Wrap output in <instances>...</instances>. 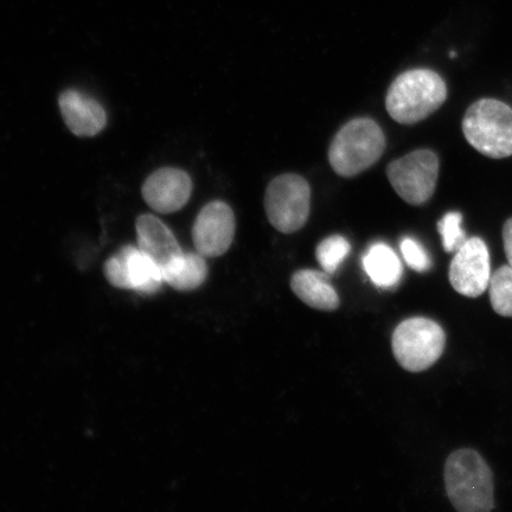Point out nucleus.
Listing matches in <instances>:
<instances>
[{
    "label": "nucleus",
    "mask_w": 512,
    "mask_h": 512,
    "mask_svg": "<svg viewBox=\"0 0 512 512\" xmlns=\"http://www.w3.org/2000/svg\"><path fill=\"white\" fill-rule=\"evenodd\" d=\"M448 498L460 512H489L495 508L494 473L475 450L453 452L445 464Z\"/></svg>",
    "instance_id": "1"
},
{
    "label": "nucleus",
    "mask_w": 512,
    "mask_h": 512,
    "mask_svg": "<svg viewBox=\"0 0 512 512\" xmlns=\"http://www.w3.org/2000/svg\"><path fill=\"white\" fill-rule=\"evenodd\" d=\"M446 99V83L439 74L430 69H412L390 85L386 108L398 123L413 125L439 110Z\"/></svg>",
    "instance_id": "2"
},
{
    "label": "nucleus",
    "mask_w": 512,
    "mask_h": 512,
    "mask_svg": "<svg viewBox=\"0 0 512 512\" xmlns=\"http://www.w3.org/2000/svg\"><path fill=\"white\" fill-rule=\"evenodd\" d=\"M384 149L381 127L369 118H358L344 125L332 140L329 162L339 176L352 177L373 166Z\"/></svg>",
    "instance_id": "3"
},
{
    "label": "nucleus",
    "mask_w": 512,
    "mask_h": 512,
    "mask_svg": "<svg viewBox=\"0 0 512 512\" xmlns=\"http://www.w3.org/2000/svg\"><path fill=\"white\" fill-rule=\"evenodd\" d=\"M464 136L472 147L492 159L512 156V110L502 101L482 99L463 119Z\"/></svg>",
    "instance_id": "4"
},
{
    "label": "nucleus",
    "mask_w": 512,
    "mask_h": 512,
    "mask_svg": "<svg viewBox=\"0 0 512 512\" xmlns=\"http://www.w3.org/2000/svg\"><path fill=\"white\" fill-rule=\"evenodd\" d=\"M446 335L434 320L414 317L395 329L392 348L396 361L411 373L430 369L444 354Z\"/></svg>",
    "instance_id": "5"
},
{
    "label": "nucleus",
    "mask_w": 512,
    "mask_h": 512,
    "mask_svg": "<svg viewBox=\"0 0 512 512\" xmlns=\"http://www.w3.org/2000/svg\"><path fill=\"white\" fill-rule=\"evenodd\" d=\"M268 220L280 233L292 234L302 229L310 216L311 189L298 175H281L268 185L265 195Z\"/></svg>",
    "instance_id": "6"
},
{
    "label": "nucleus",
    "mask_w": 512,
    "mask_h": 512,
    "mask_svg": "<svg viewBox=\"0 0 512 512\" xmlns=\"http://www.w3.org/2000/svg\"><path fill=\"white\" fill-rule=\"evenodd\" d=\"M390 184L403 201L422 206L430 201L437 188L439 159L431 150H416L389 164Z\"/></svg>",
    "instance_id": "7"
},
{
    "label": "nucleus",
    "mask_w": 512,
    "mask_h": 512,
    "mask_svg": "<svg viewBox=\"0 0 512 512\" xmlns=\"http://www.w3.org/2000/svg\"><path fill=\"white\" fill-rule=\"evenodd\" d=\"M105 275L110 283L139 294H155L164 284L162 268L139 247L126 246L108 259Z\"/></svg>",
    "instance_id": "8"
},
{
    "label": "nucleus",
    "mask_w": 512,
    "mask_h": 512,
    "mask_svg": "<svg viewBox=\"0 0 512 512\" xmlns=\"http://www.w3.org/2000/svg\"><path fill=\"white\" fill-rule=\"evenodd\" d=\"M448 277L454 290L462 296H482L491 279L490 253L486 243L480 238L467 239L454 254Z\"/></svg>",
    "instance_id": "9"
},
{
    "label": "nucleus",
    "mask_w": 512,
    "mask_h": 512,
    "mask_svg": "<svg viewBox=\"0 0 512 512\" xmlns=\"http://www.w3.org/2000/svg\"><path fill=\"white\" fill-rule=\"evenodd\" d=\"M235 229V216L227 203H208L200 211L192 227V240L197 253L204 258L223 255L232 246Z\"/></svg>",
    "instance_id": "10"
},
{
    "label": "nucleus",
    "mask_w": 512,
    "mask_h": 512,
    "mask_svg": "<svg viewBox=\"0 0 512 512\" xmlns=\"http://www.w3.org/2000/svg\"><path fill=\"white\" fill-rule=\"evenodd\" d=\"M192 182L187 172L174 168L160 169L146 179L143 197L160 214H171L188 203Z\"/></svg>",
    "instance_id": "11"
},
{
    "label": "nucleus",
    "mask_w": 512,
    "mask_h": 512,
    "mask_svg": "<svg viewBox=\"0 0 512 512\" xmlns=\"http://www.w3.org/2000/svg\"><path fill=\"white\" fill-rule=\"evenodd\" d=\"M64 123L75 136L94 137L106 127L107 115L98 101L73 89L59 99Z\"/></svg>",
    "instance_id": "12"
},
{
    "label": "nucleus",
    "mask_w": 512,
    "mask_h": 512,
    "mask_svg": "<svg viewBox=\"0 0 512 512\" xmlns=\"http://www.w3.org/2000/svg\"><path fill=\"white\" fill-rule=\"evenodd\" d=\"M136 227L139 248L150 255L162 271L183 254L174 233L156 216H140Z\"/></svg>",
    "instance_id": "13"
},
{
    "label": "nucleus",
    "mask_w": 512,
    "mask_h": 512,
    "mask_svg": "<svg viewBox=\"0 0 512 512\" xmlns=\"http://www.w3.org/2000/svg\"><path fill=\"white\" fill-rule=\"evenodd\" d=\"M291 287L294 294L313 309L335 311L341 304L338 294L325 272L298 271L293 274Z\"/></svg>",
    "instance_id": "14"
},
{
    "label": "nucleus",
    "mask_w": 512,
    "mask_h": 512,
    "mask_svg": "<svg viewBox=\"0 0 512 512\" xmlns=\"http://www.w3.org/2000/svg\"><path fill=\"white\" fill-rule=\"evenodd\" d=\"M363 267L376 286L390 288L398 285L402 277L399 256L386 243L370 246L363 258Z\"/></svg>",
    "instance_id": "15"
},
{
    "label": "nucleus",
    "mask_w": 512,
    "mask_h": 512,
    "mask_svg": "<svg viewBox=\"0 0 512 512\" xmlns=\"http://www.w3.org/2000/svg\"><path fill=\"white\" fill-rule=\"evenodd\" d=\"M162 272L164 283L178 291H194L208 277L207 262L200 253H183Z\"/></svg>",
    "instance_id": "16"
},
{
    "label": "nucleus",
    "mask_w": 512,
    "mask_h": 512,
    "mask_svg": "<svg viewBox=\"0 0 512 512\" xmlns=\"http://www.w3.org/2000/svg\"><path fill=\"white\" fill-rule=\"evenodd\" d=\"M490 300L492 309L502 317H512V268L502 266L491 274Z\"/></svg>",
    "instance_id": "17"
},
{
    "label": "nucleus",
    "mask_w": 512,
    "mask_h": 512,
    "mask_svg": "<svg viewBox=\"0 0 512 512\" xmlns=\"http://www.w3.org/2000/svg\"><path fill=\"white\" fill-rule=\"evenodd\" d=\"M350 243L343 236L334 235L319 243L316 258L326 274H334L350 253Z\"/></svg>",
    "instance_id": "18"
},
{
    "label": "nucleus",
    "mask_w": 512,
    "mask_h": 512,
    "mask_svg": "<svg viewBox=\"0 0 512 512\" xmlns=\"http://www.w3.org/2000/svg\"><path fill=\"white\" fill-rule=\"evenodd\" d=\"M463 216L457 211H452L443 217L438 224L439 233L443 236L445 252L456 253L467 241L462 229Z\"/></svg>",
    "instance_id": "19"
},
{
    "label": "nucleus",
    "mask_w": 512,
    "mask_h": 512,
    "mask_svg": "<svg viewBox=\"0 0 512 512\" xmlns=\"http://www.w3.org/2000/svg\"><path fill=\"white\" fill-rule=\"evenodd\" d=\"M400 248L403 258L412 270L420 273L430 270L432 266L430 255L418 241L411 238L403 239Z\"/></svg>",
    "instance_id": "20"
},
{
    "label": "nucleus",
    "mask_w": 512,
    "mask_h": 512,
    "mask_svg": "<svg viewBox=\"0 0 512 512\" xmlns=\"http://www.w3.org/2000/svg\"><path fill=\"white\" fill-rule=\"evenodd\" d=\"M504 252L507 255L509 266L512 268V217L503 226Z\"/></svg>",
    "instance_id": "21"
}]
</instances>
